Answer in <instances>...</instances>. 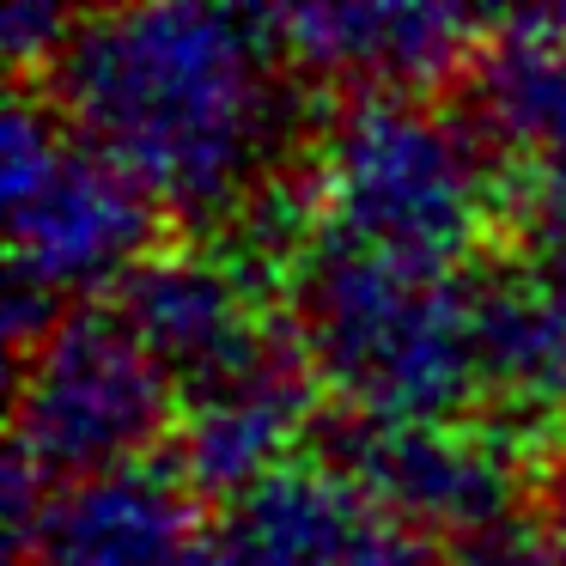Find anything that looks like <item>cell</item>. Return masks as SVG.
Returning a JSON list of instances; mask_svg holds the SVG:
<instances>
[{"label":"cell","instance_id":"6da1fadb","mask_svg":"<svg viewBox=\"0 0 566 566\" xmlns=\"http://www.w3.org/2000/svg\"><path fill=\"white\" fill-rule=\"evenodd\" d=\"M269 19L196 0L80 13L43 74L92 153L184 220H220L269 177L286 140V86Z\"/></svg>","mask_w":566,"mask_h":566},{"label":"cell","instance_id":"7a4b0ae2","mask_svg":"<svg viewBox=\"0 0 566 566\" xmlns=\"http://www.w3.org/2000/svg\"><path fill=\"white\" fill-rule=\"evenodd\" d=\"M293 335L317 390L366 427H439L481 402L475 286L444 269L317 238L293 269Z\"/></svg>","mask_w":566,"mask_h":566},{"label":"cell","instance_id":"3957f363","mask_svg":"<svg viewBox=\"0 0 566 566\" xmlns=\"http://www.w3.org/2000/svg\"><path fill=\"white\" fill-rule=\"evenodd\" d=\"M311 208L335 244L457 274L505 213V184L469 116L439 111L432 98L371 92L323 123Z\"/></svg>","mask_w":566,"mask_h":566},{"label":"cell","instance_id":"277c9868","mask_svg":"<svg viewBox=\"0 0 566 566\" xmlns=\"http://www.w3.org/2000/svg\"><path fill=\"white\" fill-rule=\"evenodd\" d=\"M0 201L13 238V281L50 293L55 305L123 286L153 256V196L38 98L7 104Z\"/></svg>","mask_w":566,"mask_h":566},{"label":"cell","instance_id":"5b68a950","mask_svg":"<svg viewBox=\"0 0 566 566\" xmlns=\"http://www.w3.org/2000/svg\"><path fill=\"white\" fill-rule=\"evenodd\" d=\"M165 427H177V384L135 342L116 305H74L19 359L13 457H25L50 488L140 463Z\"/></svg>","mask_w":566,"mask_h":566},{"label":"cell","instance_id":"8992f818","mask_svg":"<svg viewBox=\"0 0 566 566\" xmlns=\"http://www.w3.org/2000/svg\"><path fill=\"white\" fill-rule=\"evenodd\" d=\"M262 19L286 67L342 86L347 98L371 92L420 98L439 80L469 74L488 43V19L469 7H408V0H317Z\"/></svg>","mask_w":566,"mask_h":566},{"label":"cell","instance_id":"52a82bcc","mask_svg":"<svg viewBox=\"0 0 566 566\" xmlns=\"http://www.w3.org/2000/svg\"><path fill=\"white\" fill-rule=\"evenodd\" d=\"M116 317L159 359L177 396L213 390V384L262 366L293 335L262 317L244 269L226 256H208V250H153L116 286Z\"/></svg>","mask_w":566,"mask_h":566},{"label":"cell","instance_id":"ba28073f","mask_svg":"<svg viewBox=\"0 0 566 566\" xmlns=\"http://www.w3.org/2000/svg\"><path fill=\"white\" fill-rule=\"evenodd\" d=\"M335 469H347L384 512L402 517L420 536L469 542L493 524H512V439L481 432L469 420H439V427H366V420H354Z\"/></svg>","mask_w":566,"mask_h":566},{"label":"cell","instance_id":"9c48e42d","mask_svg":"<svg viewBox=\"0 0 566 566\" xmlns=\"http://www.w3.org/2000/svg\"><path fill=\"white\" fill-rule=\"evenodd\" d=\"M232 566H451L439 542L390 517L347 469L286 463L226 517Z\"/></svg>","mask_w":566,"mask_h":566},{"label":"cell","instance_id":"30bf717a","mask_svg":"<svg viewBox=\"0 0 566 566\" xmlns=\"http://www.w3.org/2000/svg\"><path fill=\"white\" fill-rule=\"evenodd\" d=\"M311 402H317V378L298 335H286L262 366L184 396L171 427V469L196 500H250L262 481L293 463Z\"/></svg>","mask_w":566,"mask_h":566},{"label":"cell","instance_id":"8fae6325","mask_svg":"<svg viewBox=\"0 0 566 566\" xmlns=\"http://www.w3.org/2000/svg\"><path fill=\"white\" fill-rule=\"evenodd\" d=\"M196 542V493L171 463H116L55 481L13 542L19 566H177Z\"/></svg>","mask_w":566,"mask_h":566},{"label":"cell","instance_id":"7c38bea8","mask_svg":"<svg viewBox=\"0 0 566 566\" xmlns=\"http://www.w3.org/2000/svg\"><path fill=\"white\" fill-rule=\"evenodd\" d=\"M469 123L530 177L566 171V25L554 13L500 19L469 62Z\"/></svg>","mask_w":566,"mask_h":566},{"label":"cell","instance_id":"4fadbf2b","mask_svg":"<svg viewBox=\"0 0 566 566\" xmlns=\"http://www.w3.org/2000/svg\"><path fill=\"white\" fill-rule=\"evenodd\" d=\"M475 378L505 432H536L566 415V286L517 269L475 286Z\"/></svg>","mask_w":566,"mask_h":566},{"label":"cell","instance_id":"5bb4252c","mask_svg":"<svg viewBox=\"0 0 566 566\" xmlns=\"http://www.w3.org/2000/svg\"><path fill=\"white\" fill-rule=\"evenodd\" d=\"M80 13H62V7H43V0H13L7 13H0V50H7V62L25 74V67H38V74H50L55 55L67 50V38H74Z\"/></svg>","mask_w":566,"mask_h":566},{"label":"cell","instance_id":"9a60e30c","mask_svg":"<svg viewBox=\"0 0 566 566\" xmlns=\"http://www.w3.org/2000/svg\"><path fill=\"white\" fill-rule=\"evenodd\" d=\"M524 220H530V250L548 281L566 286V171H548V177H530L524 184Z\"/></svg>","mask_w":566,"mask_h":566},{"label":"cell","instance_id":"2e32d148","mask_svg":"<svg viewBox=\"0 0 566 566\" xmlns=\"http://www.w3.org/2000/svg\"><path fill=\"white\" fill-rule=\"evenodd\" d=\"M451 566H560V554L530 524H493L469 542H451Z\"/></svg>","mask_w":566,"mask_h":566},{"label":"cell","instance_id":"e0dca14e","mask_svg":"<svg viewBox=\"0 0 566 566\" xmlns=\"http://www.w3.org/2000/svg\"><path fill=\"white\" fill-rule=\"evenodd\" d=\"M536 530L548 536V548L560 554V566H566V457L542 475V517H536Z\"/></svg>","mask_w":566,"mask_h":566},{"label":"cell","instance_id":"ac0fdd59","mask_svg":"<svg viewBox=\"0 0 566 566\" xmlns=\"http://www.w3.org/2000/svg\"><path fill=\"white\" fill-rule=\"evenodd\" d=\"M177 566H232V554H226L220 542H201V548H189Z\"/></svg>","mask_w":566,"mask_h":566},{"label":"cell","instance_id":"d6986e66","mask_svg":"<svg viewBox=\"0 0 566 566\" xmlns=\"http://www.w3.org/2000/svg\"><path fill=\"white\" fill-rule=\"evenodd\" d=\"M554 19H560V25H566V7H560V13H554Z\"/></svg>","mask_w":566,"mask_h":566}]
</instances>
